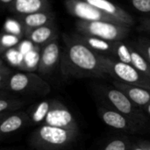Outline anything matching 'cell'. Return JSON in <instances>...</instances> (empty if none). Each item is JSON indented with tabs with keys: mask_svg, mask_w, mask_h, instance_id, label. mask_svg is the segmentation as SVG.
Wrapping results in <instances>:
<instances>
[{
	"mask_svg": "<svg viewBox=\"0 0 150 150\" xmlns=\"http://www.w3.org/2000/svg\"><path fill=\"white\" fill-rule=\"evenodd\" d=\"M13 72L8 68V66L4 63V60L0 62V90L1 92L5 91L7 83Z\"/></svg>",
	"mask_w": 150,
	"mask_h": 150,
	"instance_id": "cell-23",
	"label": "cell"
},
{
	"mask_svg": "<svg viewBox=\"0 0 150 150\" xmlns=\"http://www.w3.org/2000/svg\"><path fill=\"white\" fill-rule=\"evenodd\" d=\"M140 144L146 150H150V142L148 141H142V142H140Z\"/></svg>",
	"mask_w": 150,
	"mask_h": 150,
	"instance_id": "cell-27",
	"label": "cell"
},
{
	"mask_svg": "<svg viewBox=\"0 0 150 150\" xmlns=\"http://www.w3.org/2000/svg\"><path fill=\"white\" fill-rule=\"evenodd\" d=\"M132 6L139 12L150 13V0H130Z\"/></svg>",
	"mask_w": 150,
	"mask_h": 150,
	"instance_id": "cell-24",
	"label": "cell"
},
{
	"mask_svg": "<svg viewBox=\"0 0 150 150\" xmlns=\"http://www.w3.org/2000/svg\"><path fill=\"white\" fill-rule=\"evenodd\" d=\"M112 57L134 66L136 69L150 77V64L135 47L133 41L119 40L114 42Z\"/></svg>",
	"mask_w": 150,
	"mask_h": 150,
	"instance_id": "cell-7",
	"label": "cell"
},
{
	"mask_svg": "<svg viewBox=\"0 0 150 150\" xmlns=\"http://www.w3.org/2000/svg\"><path fill=\"white\" fill-rule=\"evenodd\" d=\"M98 112L102 121L112 128L132 134L141 131L142 126L134 122L130 118L120 113L112 106H99Z\"/></svg>",
	"mask_w": 150,
	"mask_h": 150,
	"instance_id": "cell-9",
	"label": "cell"
},
{
	"mask_svg": "<svg viewBox=\"0 0 150 150\" xmlns=\"http://www.w3.org/2000/svg\"><path fill=\"white\" fill-rule=\"evenodd\" d=\"M103 62L106 74L113 77L115 81L150 90L149 76L144 75L134 66L107 55H103Z\"/></svg>",
	"mask_w": 150,
	"mask_h": 150,
	"instance_id": "cell-5",
	"label": "cell"
},
{
	"mask_svg": "<svg viewBox=\"0 0 150 150\" xmlns=\"http://www.w3.org/2000/svg\"><path fill=\"white\" fill-rule=\"evenodd\" d=\"M30 120V116L24 112L11 113L2 119L0 123V134L4 136L14 133L27 125Z\"/></svg>",
	"mask_w": 150,
	"mask_h": 150,
	"instance_id": "cell-18",
	"label": "cell"
},
{
	"mask_svg": "<svg viewBox=\"0 0 150 150\" xmlns=\"http://www.w3.org/2000/svg\"><path fill=\"white\" fill-rule=\"evenodd\" d=\"M17 22L23 29L24 34L38 27L54 23L55 15L52 11H39L24 16H16Z\"/></svg>",
	"mask_w": 150,
	"mask_h": 150,
	"instance_id": "cell-12",
	"label": "cell"
},
{
	"mask_svg": "<svg viewBox=\"0 0 150 150\" xmlns=\"http://www.w3.org/2000/svg\"><path fill=\"white\" fill-rule=\"evenodd\" d=\"M142 110H143L147 114H149V116L150 117V104H149L148 105H146L144 108H142Z\"/></svg>",
	"mask_w": 150,
	"mask_h": 150,
	"instance_id": "cell-29",
	"label": "cell"
},
{
	"mask_svg": "<svg viewBox=\"0 0 150 150\" xmlns=\"http://www.w3.org/2000/svg\"><path fill=\"white\" fill-rule=\"evenodd\" d=\"M78 129H67L47 125L40 126L31 136V145L39 150H61L70 145Z\"/></svg>",
	"mask_w": 150,
	"mask_h": 150,
	"instance_id": "cell-2",
	"label": "cell"
},
{
	"mask_svg": "<svg viewBox=\"0 0 150 150\" xmlns=\"http://www.w3.org/2000/svg\"><path fill=\"white\" fill-rule=\"evenodd\" d=\"M42 125L67 129H78L76 120L70 110L58 100H53L51 108Z\"/></svg>",
	"mask_w": 150,
	"mask_h": 150,
	"instance_id": "cell-10",
	"label": "cell"
},
{
	"mask_svg": "<svg viewBox=\"0 0 150 150\" xmlns=\"http://www.w3.org/2000/svg\"><path fill=\"white\" fill-rule=\"evenodd\" d=\"M53 100H44L35 105L30 114V120L33 124H43L51 108Z\"/></svg>",
	"mask_w": 150,
	"mask_h": 150,
	"instance_id": "cell-19",
	"label": "cell"
},
{
	"mask_svg": "<svg viewBox=\"0 0 150 150\" xmlns=\"http://www.w3.org/2000/svg\"><path fill=\"white\" fill-rule=\"evenodd\" d=\"M135 47L143 55V57L149 62L150 64V39L142 37L138 38L136 40L133 41Z\"/></svg>",
	"mask_w": 150,
	"mask_h": 150,
	"instance_id": "cell-22",
	"label": "cell"
},
{
	"mask_svg": "<svg viewBox=\"0 0 150 150\" xmlns=\"http://www.w3.org/2000/svg\"><path fill=\"white\" fill-rule=\"evenodd\" d=\"M8 8L15 16H24L51 11V4L48 0H15Z\"/></svg>",
	"mask_w": 150,
	"mask_h": 150,
	"instance_id": "cell-14",
	"label": "cell"
},
{
	"mask_svg": "<svg viewBox=\"0 0 150 150\" xmlns=\"http://www.w3.org/2000/svg\"><path fill=\"white\" fill-rule=\"evenodd\" d=\"M15 0H0V3L2 4V5L4 6H10Z\"/></svg>",
	"mask_w": 150,
	"mask_h": 150,
	"instance_id": "cell-28",
	"label": "cell"
},
{
	"mask_svg": "<svg viewBox=\"0 0 150 150\" xmlns=\"http://www.w3.org/2000/svg\"><path fill=\"white\" fill-rule=\"evenodd\" d=\"M132 143L127 138H115L110 141L103 150H130Z\"/></svg>",
	"mask_w": 150,
	"mask_h": 150,
	"instance_id": "cell-21",
	"label": "cell"
},
{
	"mask_svg": "<svg viewBox=\"0 0 150 150\" xmlns=\"http://www.w3.org/2000/svg\"><path fill=\"white\" fill-rule=\"evenodd\" d=\"M73 36L83 42L84 45L89 47L93 51L103 54V55H107V56H112L113 54V48H114V42L112 41H108L98 37L94 36H90L86 34H81V33H74Z\"/></svg>",
	"mask_w": 150,
	"mask_h": 150,
	"instance_id": "cell-17",
	"label": "cell"
},
{
	"mask_svg": "<svg viewBox=\"0 0 150 150\" xmlns=\"http://www.w3.org/2000/svg\"><path fill=\"white\" fill-rule=\"evenodd\" d=\"M90 4L93 5L99 11L108 14L109 16L114 18L119 22L122 24L128 25L132 26L134 25V18L132 16L123 10L120 6L114 4L110 0H83Z\"/></svg>",
	"mask_w": 150,
	"mask_h": 150,
	"instance_id": "cell-13",
	"label": "cell"
},
{
	"mask_svg": "<svg viewBox=\"0 0 150 150\" xmlns=\"http://www.w3.org/2000/svg\"><path fill=\"white\" fill-rule=\"evenodd\" d=\"M61 55L62 51L58 39L43 46L38 62L39 73L43 76L52 74L55 69L60 66Z\"/></svg>",
	"mask_w": 150,
	"mask_h": 150,
	"instance_id": "cell-11",
	"label": "cell"
},
{
	"mask_svg": "<svg viewBox=\"0 0 150 150\" xmlns=\"http://www.w3.org/2000/svg\"><path fill=\"white\" fill-rule=\"evenodd\" d=\"M64 47L62 51L60 69L65 76L105 77L107 74L104 68L103 54H100L73 35L62 34Z\"/></svg>",
	"mask_w": 150,
	"mask_h": 150,
	"instance_id": "cell-1",
	"label": "cell"
},
{
	"mask_svg": "<svg viewBox=\"0 0 150 150\" xmlns=\"http://www.w3.org/2000/svg\"><path fill=\"white\" fill-rule=\"evenodd\" d=\"M25 36L33 44L45 46L58 39V28L54 23H51L25 33Z\"/></svg>",
	"mask_w": 150,
	"mask_h": 150,
	"instance_id": "cell-16",
	"label": "cell"
},
{
	"mask_svg": "<svg viewBox=\"0 0 150 150\" xmlns=\"http://www.w3.org/2000/svg\"><path fill=\"white\" fill-rule=\"evenodd\" d=\"M65 7L68 12L79 20L84 21H110L120 23L114 18L99 11L93 5L83 0H65ZM122 24V23H121Z\"/></svg>",
	"mask_w": 150,
	"mask_h": 150,
	"instance_id": "cell-8",
	"label": "cell"
},
{
	"mask_svg": "<svg viewBox=\"0 0 150 150\" xmlns=\"http://www.w3.org/2000/svg\"><path fill=\"white\" fill-rule=\"evenodd\" d=\"M139 30L150 33V18H144L142 19L139 25Z\"/></svg>",
	"mask_w": 150,
	"mask_h": 150,
	"instance_id": "cell-25",
	"label": "cell"
},
{
	"mask_svg": "<svg viewBox=\"0 0 150 150\" xmlns=\"http://www.w3.org/2000/svg\"><path fill=\"white\" fill-rule=\"evenodd\" d=\"M24 102L19 99H11L4 98V95H1L0 98V114L1 119L4 117L5 114H8L11 112H16L23 107Z\"/></svg>",
	"mask_w": 150,
	"mask_h": 150,
	"instance_id": "cell-20",
	"label": "cell"
},
{
	"mask_svg": "<svg viewBox=\"0 0 150 150\" xmlns=\"http://www.w3.org/2000/svg\"><path fill=\"white\" fill-rule=\"evenodd\" d=\"M102 93L112 106L118 112L130 118L140 126L147 123L148 118L142 111V108L134 104L120 90L116 87L104 86L102 88Z\"/></svg>",
	"mask_w": 150,
	"mask_h": 150,
	"instance_id": "cell-6",
	"label": "cell"
},
{
	"mask_svg": "<svg viewBox=\"0 0 150 150\" xmlns=\"http://www.w3.org/2000/svg\"><path fill=\"white\" fill-rule=\"evenodd\" d=\"M113 86L124 92L129 99L140 108H144L150 104V90L142 87L130 85L119 81H113Z\"/></svg>",
	"mask_w": 150,
	"mask_h": 150,
	"instance_id": "cell-15",
	"label": "cell"
},
{
	"mask_svg": "<svg viewBox=\"0 0 150 150\" xmlns=\"http://www.w3.org/2000/svg\"><path fill=\"white\" fill-rule=\"evenodd\" d=\"M76 29L78 33L98 37L108 41L123 40L130 32L131 26L126 24L110 21L77 20Z\"/></svg>",
	"mask_w": 150,
	"mask_h": 150,
	"instance_id": "cell-3",
	"label": "cell"
},
{
	"mask_svg": "<svg viewBox=\"0 0 150 150\" xmlns=\"http://www.w3.org/2000/svg\"><path fill=\"white\" fill-rule=\"evenodd\" d=\"M130 150H146L141 144L140 142L138 143H134V144H132L131 146V149Z\"/></svg>",
	"mask_w": 150,
	"mask_h": 150,
	"instance_id": "cell-26",
	"label": "cell"
},
{
	"mask_svg": "<svg viewBox=\"0 0 150 150\" xmlns=\"http://www.w3.org/2000/svg\"><path fill=\"white\" fill-rule=\"evenodd\" d=\"M51 91L50 85L39 75L32 72H13L4 91L20 95L42 97Z\"/></svg>",
	"mask_w": 150,
	"mask_h": 150,
	"instance_id": "cell-4",
	"label": "cell"
}]
</instances>
